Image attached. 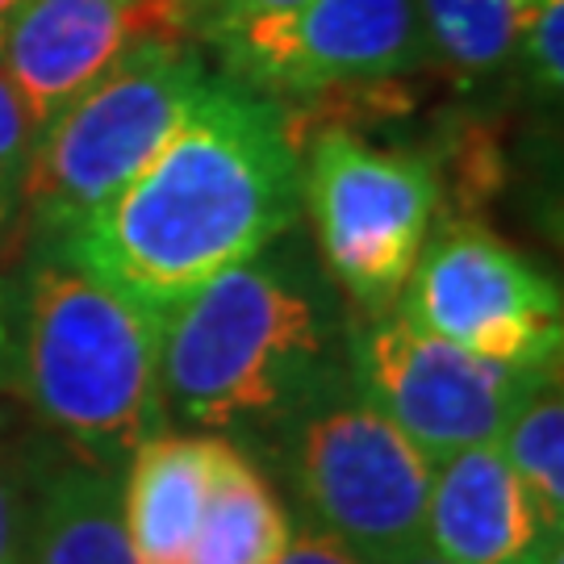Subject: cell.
I'll return each mask as SVG.
<instances>
[{
    "instance_id": "d6986e66",
    "label": "cell",
    "mask_w": 564,
    "mask_h": 564,
    "mask_svg": "<svg viewBox=\"0 0 564 564\" xmlns=\"http://www.w3.org/2000/svg\"><path fill=\"white\" fill-rule=\"evenodd\" d=\"M519 59L531 76V88L556 101L564 88V0H527Z\"/></svg>"
},
{
    "instance_id": "7402d4cb",
    "label": "cell",
    "mask_w": 564,
    "mask_h": 564,
    "mask_svg": "<svg viewBox=\"0 0 564 564\" xmlns=\"http://www.w3.org/2000/svg\"><path fill=\"white\" fill-rule=\"evenodd\" d=\"M13 323H18V281H0V393L9 389V364H13Z\"/></svg>"
},
{
    "instance_id": "e0dca14e",
    "label": "cell",
    "mask_w": 564,
    "mask_h": 564,
    "mask_svg": "<svg viewBox=\"0 0 564 564\" xmlns=\"http://www.w3.org/2000/svg\"><path fill=\"white\" fill-rule=\"evenodd\" d=\"M67 456L13 398H0V564H30L42 489Z\"/></svg>"
},
{
    "instance_id": "484cf974",
    "label": "cell",
    "mask_w": 564,
    "mask_h": 564,
    "mask_svg": "<svg viewBox=\"0 0 564 564\" xmlns=\"http://www.w3.org/2000/svg\"><path fill=\"white\" fill-rule=\"evenodd\" d=\"M205 0H188V13H193V30H197V13H202Z\"/></svg>"
},
{
    "instance_id": "44dd1931",
    "label": "cell",
    "mask_w": 564,
    "mask_h": 564,
    "mask_svg": "<svg viewBox=\"0 0 564 564\" xmlns=\"http://www.w3.org/2000/svg\"><path fill=\"white\" fill-rule=\"evenodd\" d=\"M276 564H364L347 544H339L335 535H326L323 527L293 519V535L284 552L276 556Z\"/></svg>"
},
{
    "instance_id": "5b68a950",
    "label": "cell",
    "mask_w": 564,
    "mask_h": 564,
    "mask_svg": "<svg viewBox=\"0 0 564 564\" xmlns=\"http://www.w3.org/2000/svg\"><path fill=\"white\" fill-rule=\"evenodd\" d=\"M256 460L289 485L297 519L323 527L364 564L423 544L431 460L364 402L351 372L302 405Z\"/></svg>"
},
{
    "instance_id": "8fae6325",
    "label": "cell",
    "mask_w": 564,
    "mask_h": 564,
    "mask_svg": "<svg viewBox=\"0 0 564 564\" xmlns=\"http://www.w3.org/2000/svg\"><path fill=\"white\" fill-rule=\"evenodd\" d=\"M423 544L452 564H544L561 544L498 444H473L431 464Z\"/></svg>"
},
{
    "instance_id": "9a60e30c",
    "label": "cell",
    "mask_w": 564,
    "mask_h": 564,
    "mask_svg": "<svg viewBox=\"0 0 564 564\" xmlns=\"http://www.w3.org/2000/svg\"><path fill=\"white\" fill-rule=\"evenodd\" d=\"M426 59L460 84H481L519 59L527 0H419Z\"/></svg>"
},
{
    "instance_id": "7a4b0ae2",
    "label": "cell",
    "mask_w": 564,
    "mask_h": 564,
    "mask_svg": "<svg viewBox=\"0 0 564 564\" xmlns=\"http://www.w3.org/2000/svg\"><path fill=\"white\" fill-rule=\"evenodd\" d=\"M347 302L293 226L163 318V405L256 456L347 377Z\"/></svg>"
},
{
    "instance_id": "2e32d148",
    "label": "cell",
    "mask_w": 564,
    "mask_h": 564,
    "mask_svg": "<svg viewBox=\"0 0 564 564\" xmlns=\"http://www.w3.org/2000/svg\"><path fill=\"white\" fill-rule=\"evenodd\" d=\"M506 464L523 481L547 531H564V384L561 364L544 372L498 435Z\"/></svg>"
},
{
    "instance_id": "9c48e42d",
    "label": "cell",
    "mask_w": 564,
    "mask_h": 564,
    "mask_svg": "<svg viewBox=\"0 0 564 564\" xmlns=\"http://www.w3.org/2000/svg\"><path fill=\"white\" fill-rule=\"evenodd\" d=\"M393 314L485 360H561V289L477 218L435 223Z\"/></svg>"
},
{
    "instance_id": "277c9868",
    "label": "cell",
    "mask_w": 564,
    "mask_h": 564,
    "mask_svg": "<svg viewBox=\"0 0 564 564\" xmlns=\"http://www.w3.org/2000/svg\"><path fill=\"white\" fill-rule=\"evenodd\" d=\"M209 80L197 42L155 39L63 105L39 130L21 184V218L34 247L63 242L134 181Z\"/></svg>"
},
{
    "instance_id": "3957f363",
    "label": "cell",
    "mask_w": 564,
    "mask_h": 564,
    "mask_svg": "<svg viewBox=\"0 0 564 564\" xmlns=\"http://www.w3.org/2000/svg\"><path fill=\"white\" fill-rule=\"evenodd\" d=\"M163 318L55 247H34L18 281L13 402L72 456L126 473L167 426Z\"/></svg>"
},
{
    "instance_id": "7c38bea8",
    "label": "cell",
    "mask_w": 564,
    "mask_h": 564,
    "mask_svg": "<svg viewBox=\"0 0 564 564\" xmlns=\"http://www.w3.org/2000/svg\"><path fill=\"white\" fill-rule=\"evenodd\" d=\"M223 435L155 431L121 473V519L139 564H184L202 523Z\"/></svg>"
},
{
    "instance_id": "8992f818",
    "label": "cell",
    "mask_w": 564,
    "mask_h": 564,
    "mask_svg": "<svg viewBox=\"0 0 564 564\" xmlns=\"http://www.w3.org/2000/svg\"><path fill=\"white\" fill-rule=\"evenodd\" d=\"M444 176L419 151L368 142L330 126L302 147V209L314 256L347 310L381 318L402 297L440 223Z\"/></svg>"
},
{
    "instance_id": "ffe728a7",
    "label": "cell",
    "mask_w": 564,
    "mask_h": 564,
    "mask_svg": "<svg viewBox=\"0 0 564 564\" xmlns=\"http://www.w3.org/2000/svg\"><path fill=\"white\" fill-rule=\"evenodd\" d=\"M305 0H205L202 13H197V42H209L235 30V25H247V21L260 18H276V13H289Z\"/></svg>"
},
{
    "instance_id": "ac0fdd59",
    "label": "cell",
    "mask_w": 564,
    "mask_h": 564,
    "mask_svg": "<svg viewBox=\"0 0 564 564\" xmlns=\"http://www.w3.org/2000/svg\"><path fill=\"white\" fill-rule=\"evenodd\" d=\"M30 151H34V126L25 118L18 88L0 67V239L21 218V184H25Z\"/></svg>"
},
{
    "instance_id": "d4e9b609",
    "label": "cell",
    "mask_w": 564,
    "mask_h": 564,
    "mask_svg": "<svg viewBox=\"0 0 564 564\" xmlns=\"http://www.w3.org/2000/svg\"><path fill=\"white\" fill-rule=\"evenodd\" d=\"M544 564H564V547H561V544L552 547V552H547V561H544Z\"/></svg>"
},
{
    "instance_id": "5bb4252c",
    "label": "cell",
    "mask_w": 564,
    "mask_h": 564,
    "mask_svg": "<svg viewBox=\"0 0 564 564\" xmlns=\"http://www.w3.org/2000/svg\"><path fill=\"white\" fill-rule=\"evenodd\" d=\"M30 564H139L121 519V473L67 452L42 489Z\"/></svg>"
},
{
    "instance_id": "603a6c76",
    "label": "cell",
    "mask_w": 564,
    "mask_h": 564,
    "mask_svg": "<svg viewBox=\"0 0 564 564\" xmlns=\"http://www.w3.org/2000/svg\"><path fill=\"white\" fill-rule=\"evenodd\" d=\"M381 564H452V561L435 556L426 544H414V547H405V552H398V556H389V561H381Z\"/></svg>"
},
{
    "instance_id": "52a82bcc",
    "label": "cell",
    "mask_w": 564,
    "mask_h": 564,
    "mask_svg": "<svg viewBox=\"0 0 564 564\" xmlns=\"http://www.w3.org/2000/svg\"><path fill=\"white\" fill-rule=\"evenodd\" d=\"M226 76L268 101H384L426 67L419 0H305L218 39Z\"/></svg>"
},
{
    "instance_id": "6da1fadb",
    "label": "cell",
    "mask_w": 564,
    "mask_h": 564,
    "mask_svg": "<svg viewBox=\"0 0 564 564\" xmlns=\"http://www.w3.org/2000/svg\"><path fill=\"white\" fill-rule=\"evenodd\" d=\"M302 218V151L276 101L214 76L181 126L63 242L155 318Z\"/></svg>"
},
{
    "instance_id": "30bf717a",
    "label": "cell",
    "mask_w": 564,
    "mask_h": 564,
    "mask_svg": "<svg viewBox=\"0 0 564 564\" xmlns=\"http://www.w3.org/2000/svg\"><path fill=\"white\" fill-rule=\"evenodd\" d=\"M155 39L197 42L188 0H21L0 42V67L39 139L63 105Z\"/></svg>"
},
{
    "instance_id": "ba28073f",
    "label": "cell",
    "mask_w": 564,
    "mask_h": 564,
    "mask_svg": "<svg viewBox=\"0 0 564 564\" xmlns=\"http://www.w3.org/2000/svg\"><path fill=\"white\" fill-rule=\"evenodd\" d=\"M561 360L498 364L405 323L402 314L351 323L347 372L426 460H444L473 444H498L502 426L535 381Z\"/></svg>"
},
{
    "instance_id": "4fadbf2b",
    "label": "cell",
    "mask_w": 564,
    "mask_h": 564,
    "mask_svg": "<svg viewBox=\"0 0 564 564\" xmlns=\"http://www.w3.org/2000/svg\"><path fill=\"white\" fill-rule=\"evenodd\" d=\"M293 535V514L263 464L223 440L202 523L184 564H276Z\"/></svg>"
},
{
    "instance_id": "cb8c5ba5",
    "label": "cell",
    "mask_w": 564,
    "mask_h": 564,
    "mask_svg": "<svg viewBox=\"0 0 564 564\" xmlns=\"http://www.w3.org/2000/svg\"><path fill=\"white\" fill-rule=\"evenodd\" d=\"M21 0H0V42H4V30H9V21H13V13H18Z\"/></svg>"
}]
</instances>
